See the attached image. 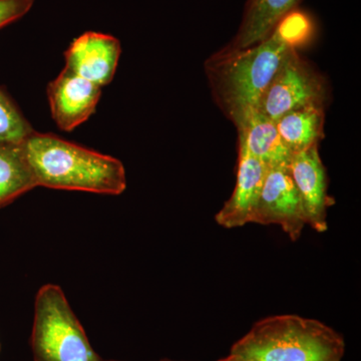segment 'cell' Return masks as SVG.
<instances>
[{
	"label": "cell",
	"mask_w": 361,
	"mask_h": 361,
	"mask_svg": "<svg viewBox=\"0 0 361 361\" xmlns=\"http://www.w3.org/2000/svg\"><path fill=\"white\" fill-rule=\"evenodd\" d=\"M299 39L284 20L259 44L222 49L207 59L204 66L214 101L235 127L258 111L266 89Z\"/></svg>",
	"instance_id": "obj_1"
},
{
	"label": "cell",
	"mask_w": 361,
	"mask_h": 361,
	"mask_svg": "<svg viewBox=\"0 0 361 361\" xmlns=\"http://www.w3.org/2000/svg\"><path fill=\"white\" fill-rule=\"evenodd\" d=\"M23 149L37 187L111 196L127 189L122 161L58 135L33 130Z\"/></svg>",
	"instance_id": "obj_2"
},
{
	"label": "cell",
	"mask_w": 361,
	"mask_h": 361,
	"mask_svg": "<svg viewBox=\"0 0 361 361\" xmlns=\"http://www.w3.org/2000/svg\"><path fill=\"white\" fill-rule=\"evenodd\" d=\"M343 337L329 325L294 314L263 318L233 344L239 361H341Z\"/></svg>",
	"instance_id": "obj_3"
},
{
	"label": "cell",
	"mask_w": 361,
	"mask_h": 361,
	"mask_svg": "<svg viewBox=\"0 0 361 361\" xmlns=\"http://www.w3.org/2000/svg\"><path fill=\"white\" fill-rule=\"evenodd\" d=\"M30 345L35 361H104L58 285H44L35 295Z\"/></svg>",
	"instance_id": "obj_4"
},
{
	"label": "cell",
	"mask_w": 361,
	"mask_h": 361,
	"mask_svg": "<svg viewBox=\"0 0 361 361\" xmlns=\"http://www.w3.org/2000/svg\"><path fill=\"white\" fill-rule=\"evenodd\" d=\"M329 85L322 73L304 61L296 49L278 68L266 89L258 111L276 123L285 114L306 106H324Z\"/></svg>",
	"instance_id": "obj_5"
},
{
	"label": "cell",
	"mask_w": 361,
	"mask_h": 361,
	"mask_svg": "<svg viewBox=\"0 0 361 361\" xmlns=\"http://www.w3.org/2000/svg\"><path fill=\"white\" fill-rule=\"evenodd\" d=\"M252 223L278 225L292 241L300 238L307 224L288 167L268 168Z\"/></svg>",
	"instance_id": "obj_6"
},
{
	"label": "cell",
	"mask_w": 361,
	"mask_h": 361,
	"mask_svg": "<svg viewBox=\"0 0 361 361\" xmlns=\"http://www.w3.org/2000/svg\"><path fill=\"white\" fill-rule=\"evenodd\" d=\"M103 87L68 68L47 85V97L54 123L63 132L77 129L94 115Z\"/></svg>",
	"instance_id": "obj_7"
},
{
	"label": "cell",
	"mask_w": 361,
	"mask_h": 361,
	"mask_svg": "<svg viewBox=\"0 0 361 361\" xmlns=\"http://www.w3.org/2000/svg\"><path fill=\"white\" fill-rule=\"evenodd\" d=\"M288 170L302 202L306 224L316 232H326L327 211L334 205V199L329 195L326 170L320 158L319 146L292 156Z\"/></svg>",
	"instance_id": "obj_8"
},
{
	"label": "cell",
	"mask_w": 361,
	"mask_h": 361,
	"mask_svg": "<svg viewBox=\"0 0 361 361\" xmlns=\"http://www.w3.org/2000/svg\"><path fill=\"white\" fill-rule=\"evenodd\" d=\"M121 54L122 45L113 35L85 32L66 49L65 68L104 87L114 80Z\"/></svg>",
	"instance_id": "obj_9"
},
{
	"label": "cell",
	"mask_w": 361,
	"mask_h": 361,
	"mask_svg": "<svg viewBox=\"0 0 361 361\" xmlns=\"http://www.w3.org/2000/svg\"><path fill=\"white\" fill-rule=\"evenodd\" d=\"M267 170L262 161L252 157L244 147L238 145L236 183L231 197L216 214L218 225L233 229L252 223Z\"/></svg>",
	"instance_id": "obj_10"
},
{
	"label": "cell",
	"mask_w": 361,
	"mask_h": 361,
	"mask_svg": "<svg viewBox=\"0 0 361 361\" xmlns=\"http://www.w3.org/2000/svg\"><path fill=\"white\" fill-rule=\"evenodd\" d=\"M301 0H248L234 39L224 49H241L267 39Z\"/></svg>",
	"instance_id": "obj_11"
},
{
	"label": "cell",
	"mask_w": 361,
	"mask_h": 361,
	"mask_svg": "<svg viewBox=\"0 0 361 361\" xmlns=\"http://www.w3.org/2000/svg\"><path fill=\"white\" fill-rule=\"evenodd\" d=\"M236 129L238 145L266 167H288L292 155L278 133L276 123L256 111Z\"/></svg>",
	"instance_id": "obj_12"
},
{
	"label": "cell",
	"mask_w": 361,
	"mask_h": 361,
	"mask_svg": "<svg viewBox=\"0 0 361 361\" xmlns=\"http://www.w3.org/2000/svg\"><path fill=\"white\" fill-rule=\"evenodd\" d=\"M325 106H306L285 114L276 127L291 155L319 146L324 137Z\"/></svg>",
	"instance_id": "obj_13"
},
{
	"label": "cell",
	"mask_w": 361,
	"mask_h": 361,
	"mask_svg": "<svg viewBox=\"0 0 361 361\" xmlns=\"http://www.w3.org/2000/svg\"><path fill=\"white\" fill-rule=\"evenodd\" d=\"M37 186L23 153V144L0 142V208Z\"/></svg>",
	"instance_id": "obj_14"
},
{
	"label": "cell",
	"mask_w": 361,
	"mask_h": 361,
	"mask_svg": "<svg viewBox=\"0 0 361 361\" xmlns=\"http://www.w3.org/2000/svg\"><path fill=\"white\" fill-rule=\"evenodd\" d=\"M33 130L13 97L0 87V142L23 144Z\"/></svg>",
	"instance_id": "obj_15"
},
{
	"label": "cell",
	"mask_w": 361,
	"mask_h": 361,
	"mask_svg": "<svg viewBox=\"0 0 361 361\" xmlns=\"http://www.w3.org/2000/svg\"><path fill=\"white\" fill-rule=\"evenodd\" d=\"M33 4L35 0H0V30L23 18Z\"/></svg>",
	"instance_id": "obj_16"
},
{
	"label": "cell",
	"mask_w": 361,
	"mask_h": 361,
	"mask_svg": "<svg viewBox=\"0 0 361 361\" xmlns=\"http://www.w3.org/2000/svg\"><path fill=\"white\" fill-rule=\"evenodd\" d=\"M218 361H239V360H233V358L229 357V356H227V357L222 358V360H220Z\"/></svg>",
	"instance_id": "obj_17"
},
{
	"label": "cell",
	"mask_w": 361,
	"mask_h": 361,
	"mask_svg": "<svg viewBox=\"0 0 361 361\" xmlns=\"http://www.w3.org/2000/svg\"><path fill=\"white\" fill-rule=\"evenodd\" d=\"M111 361H115V360H111ZM161 361H170V360H161Z\"/></svg>",
	"instance_id": "obj_18"
}]
</instances>
